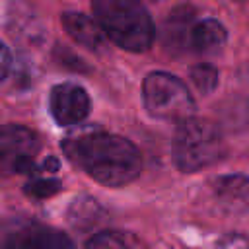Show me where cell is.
Segmentation results:
<instances>
[{
  "label": "cell",
  "instance_id": "6da1fadb",
  "mask_svg": "<svg viewBox=\"0 0 249 249\" xmlns=\"http://www.w3.org/2000/svg\"><path fill=\"white\" fill-rule=\"evenodd\" d=\"M62 150L70 161L105 187L128 185L142 169L140 152L130 140L95 126L72 130L62 140Z\"/></svg>",
  "mask_w": 249,
  "mask_h": 249
},
{
  "label": "cell",
  "instance_id": "7a4b0ae2",
  "mask_svg": "<svg viewBox=\"0 0 249 249\" xmlns=\"http://www.w3.org/2000/svg\"><path fill=\"white\" fill-rule=\"evenodd\" d=\"M95 21L124 51L144 53L154 43V21L140 0H91Z\"/></svg>",
  "mask_w": 249,
  "mask_h": 249
},
{
  "label": "cell",
  "instance_id": "3957f363",
  "mask_svg": "<svg viewBox=\"0 0 249 249\" xmlns=\"http://www.w3.org/2000/svg\"><path fill=\"white\" fill-rule=\"evenodd\" d=\"M179 171L195 173L226 158V140L222 130L206 119H187L179 123L171 148Z\"/></svg>",
  "mask_w": 249,
  "mask_h": 249
},
{
  "label": "cell",
  "instance_id": "277c9868",
  "mask_svg": "<svg viewBox=\"0 0 249 249\" xmlns=\"http://www.w3.org/2000/svg\"><path fill=\"white\" fill-rule=\"evenodd\" d=\"M142 97L154 119L183 123L195 115V99L189 88L167 72H150L142 82Z\"/></svg>",
  "mask_w": 249,
  "mask_h": 249
},
{
  "label": "cell",
  "instance_id": "5b68a950",
  "mask_svg": "<svg viewBox=\"0 0 249 249\" xmlns=\"http://www.w3.org/2000/svg\"><path fill=\"white\" fill-rule=\"evenodd\" d=\"M39 152V138L33 130L19 124L0 126V169L12 173L31 171Z\"/></svg>",
  "mask_w": 249,
  "mask_h": 249
},
{
  "label": "cell",
  "instance_id": "8992f818",
  "mask_svg": "<svg viewBox=\"0 0 249 249\" xmlns=\"http://www.w3.org/2000/svg\"><path fill=\"white\" fill-rule=\"evenodd\" d=\"M2 249H76L72 239L41 222H18L2 237Z\"/></svg>",
  "mask_w": 249,
  "mask_h": 249
},
{
  "label": "cell",
  "instance_id": "52a82bcc",
  "mask_svg": "<svg viewBox=\"0 0 249 249\" xmlns=\"http://www.w3.org/2000/svg\"><path fill=\"white\" fill-rule=\"evenodd\" d=\"M49 107L53 119L60 126L80 124L89 115V95L76 84H58L51 89Z\"/></svg>",
  "mask_w": 249,
  "mask_h": 249
},
{
  "label": "cell",
  "instance_id": "ba28073f",
  "mask_svg": "<svg viewBox=\"0 0 249 249\" xmlns=\"http://www.w3.org/2000/svg\"><path fill=\"white\" fill-rule=\"evenodd\" d=\"M212 196L218 206L231 214L249 210V177L241 173L222 175L212 181Z\"/></svg>",
  "mask_w": 249,
  "mask_h": 249
},
{
  "label": "cell",
  "instance_id": "9c48e42d",
  "mask_svg": "<svg viewBox=\"0 0 249 249\" xmlns=\"http://www.w3.org/2000/svg\"><path fill=\"white\" fill-rule=\"evenodd\" d=\"M195 21L196 19L193 6H177L167 14L161 27V41L171 54H181L189 51V35Z\"/></svg>",
  "mask_w": 249,
  "mask_h": 249
},
{
  "label": "cell",
  "instance_id": "30bf717a",
  "mask_svg": "<svg viewBox=\"0 0 249 249\" xmlns=\"http://www.w3.org/2000/svg\"><path fill=\"white\" fill-rule=\"evenodd\" d=\"M62 27L64 31L82 47L89 51H103L107 45V37L99 23L80 12H66L62 14Z\"/></svg>",
  "mask_w": 249,
  "mask_h": 249
},
{
  "label": "cell",
  "instance_id": "8fae6325",
  "mask_svg": "<svg viewBox=\"0 0 249 249\" xmlns=\"http://www.w3.org/2000/svg\"><path fill=\"white\" fill-rule=\"evenodd\" d=\"M228 41V31L218 19L195 21L189 35V51L196 54H218Z\"/></svg>",
  "mask_w": 249,
  "mask_h": 249
},
{
  "label": "cell",
  "instance_id": "7c38bea8",
  "mask_svg": "<svg viewBox=\"0 0 249 249\" xmlns=\"http://www.w3.org/2000/svg\"><path fill=\"white\" fill-rule=\"evenodd\" d=\"M86 249H148V245L130 231L105 230L95 233L86 243Z\"/></svg>",
  "mask_w": 249,
  "mask_h": 249
},
{
  "label": "cell",
  "instance_id": "4fadbf2b",
  "mask_svg": "<svg viewBox=\"0 0 249 249\" xmlns=\"http://www.w3.org/2000/svg\"><path fill=\"white\" fill-rule=\"evenodd\" d=\"M101 218H103V208L99 206V202H95L89 196L76 198L68 208V220L80 230L93 228L95 224L101 222Z\"/></svg>",
  "mask_w": 249,
  "mask_h": 249
},
{
  "label": "cell",
  "instance_id": "5bb4252c",
  "mask_svg": "<svg viewBox=\"0 0 249 249\" xmlns=\"http://www.w3.org/2000/svg\"><path fill=\"white\" fill-rule=\"evenodd\" d=\"M191 80L200 93H212L218 86L220 74L212 64H196L191 68Z\"/></svg>",
  "mask_w": 249,
  "mask_h": 249
},
{
  "label": "cell",
  "instance_id": "9a60e30c",
  "mask_svg": "<svg viewBox=\"0 0 249 249\" xmlns=\"http://www.w3.org/2000/svg\"><path fill=\"white\" fill-rule=\"evenodd\" d=\"M62 189L60 181L54 179V177H41V179H33L29 181L23 191L29 195V196H35V198H47V196H53L54 193H58Z\"/></svg>",
  "mask_w": 249,
  "mask_h": 249
},
{
  "label": "cell",
  "instance_id": "2e32d148",
  "mask_svg": "<svg viewBox=\"0 0 249 249\" xmlns=\"http://www.w3.org/2000/svg\"><path fill=\"white\" fill-rule=\"evenodd\" d=\"M216 249H249V237L247 235H239V233H231L226 235L218 241Z\"/></svg>",
  "mask_w": 249,
  "mask_h": 249
},
{
  "label": "cell",
  "instance_id": "e0dca14e",
  "mask_svg": "<svg viewBox=\"0 0 249 249\" xmlns=\"http://www.w3.org/2000/svg\"><path fill=\"white\" fill-rule=\"evenodd\" d=\"M10 64H12V56H10L8 49H6V45L0 43V82L8 76V72H10Z\"/></svg>",
  "mask_w": 249,
  "mask_h": 249
},
{
  "label": "cell",
  "instance_id": "ac0fdd59",
  "mask_svg": "<svg viewBox=\"0 0 249 249\" xmlns=\"http://www.w3.org/2000/svg\"><path fill=\"white\" fill-rule=\"evenodd\" d=\"M140 2H142V0H140ZM146 2H154V0H146Z\"/></svg>",
  "mask_w": 249,
  "mask_h": 249
}]
</instances>
